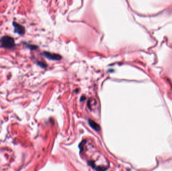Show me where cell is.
Listing matches in <instances>:
<instances>
[{"label": "cell", "instance_id": "5", "mask_svg": "<svg viewBox=\"0 0 172 171\" xmlns=\"http://www.w3.org/2000/svg\"><path fill=\"white\" fill-rule=\"evenodd\" d=\"M26 45L27 47H28V48H29L30 49H31V50H36L38 48V47L36 45H31V44H27Z\"/></svg>", "mask_w": 172, "mask_h": 171}, {"label": "cell", "instance_id": "2", "mask_svg": "<svg viewBox=\"0 0 172 171\" xmlns=\"http://www.w3.org/2000/svg\"><path fill=\"white\" fill-rule=\"evenodd\" d=\"M13 26L14 28V32L19 35H23L25 34V29L24 26H22L16 22H13Z\"/></svg>", "mask_w": 172, "mask_h": 171}, {"label": "cell", "instance_id": "4", "mask_svg": "<svg viewBox=\"0 0 172 171\" xmlns=\"http://www.w3.org/2000/svg\"><path fill=\"white\" fill-rule=\"evenodd\" d=\"M88 123L89 125L92 127V128H93L94 130L97 131H99L100 130V126L98 124L95 123V122H94L92 120H89Z\"/></svg>", "mask_w": 172, "mask_h": 171}, {"label": "cell", "instance_id": "1", "mask_svg": "<svg viewBox=\"0 0 172 171\" xmlns=\"http://www.w3.org/2000/svg\"><path fill=\"white\" fill-rule=\"evenodd\" d=\"M0 45L2 48L10 49L15 47V42L13 38L9 36H4L0 39Z\"/></svg>", "mask_w": 172, "mask_h": 171}, {"label": "cell", "instance_id": "6", "mask_svg": "<svg viewBox=\"0 0 172 171\" xmlns=\"http://www.w3.org/2000/svg\"><path fill=\"white\" fill-rule=\"evenodd\" d=\"M38 64L39 66H40L41 67H45L47 66V65L45 64H44V63H43V62H38Z\"/></svg>", "mask_w": 172, "mask_h": 171}, {"label": "cell", "instance_id": "3", "mask_svg": "<svg viewBox=\"0 0 172 171\" xmlns=\"http://www.w3.org/2000/svg\"><path fill=\"white\" fill-rule=\"evenodd\" d=\"M43 55L48 59L51 60H60L61 59V56L56 53H51L48 52H43Z\"/></svg>", "mask_w": 172, "mask_h": 171}]
</instances>
